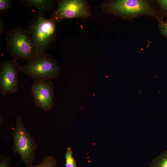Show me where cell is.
Segmentation results:
<instances>
[{"instance_id": "cell-8", "label": "cell", "mask_w": 167, "mask_h": 167, "mask_svg": "<svg viewBox=\"0 0 167 167\" xmlns=\"http://www.w3.org/2000/svg\"><path fill=\"white\" fill-rule=\"evenodd\" d=\"M36 106L46 111L52 110L54 105V84L50 80L34 81L31 86Z\"/></svg>"}, {"instance_id": "cell-13", "label": "cell", "mask_w": 167, "mask_h": 167, "mask_svg": "<svg viewBox=\"0 0 167 167\" xmlns=\"http://www.w3.org/2000/svg\"><path fill=\"white\" fill-rule=\"evenodd\" d=\"M12 5L11 0H0V13H4L10 9Z\"/></svg>"}, {"instance_id": "cell-11", "label": "cell", "mask_w": 167, "mask_h": 167, "mask_svg": "<svg viewBox=\"0 0 167 167\" xmlns=\"http://www.w3.org/2000/svg\"><path fill=\"white\" fill-rule=\"evenodd\" d=\"M56 159L51 155L45 156L42 161L39 164L32 167H56Z\"/></svg>"}, {"instance_id": "cell-17", "label": "cell", "mask_w": 167, "mask_h": 167, "mask_svg": "<svg viewBox=\"0 0 167 167\" xmlns=\"http://www.w3.org/2000/svg\"><path fill=\"white\" fill-rule=\"evenodd\" d=\"M158 4L164 9L167 10V0H157Z\"/></svg>"}, {"instance_id": "cell-2", "label": "cell", "mask_w": 167, "mask_h": 167, "mask_svg": "<svg viewBox=\"0 0 167 167\" xmlns=\"http://www.w3.org/2000/svg\"><path fill=\"white\" fill-rule=\"evenodd\" d=\"M19 71L34 81H46L57 77L60 69L57 60L45 53L34 57L22 66L19 65Z\"/></svg>"}, {"instance_id": "cell-9", "label": "cell", "mask_w": 167, "mask_h": 167, "mask_svg": "<svg viewBox=\"0 0 167 167\" xmlns=\"http://www.w3.org/2000/svg\"><path fill=\"white\" fill-rule=\"evenodd\" d=\"M20 2L25 6L36 8L37 14H43L52 10L56 4L55 1L53 0H23Z\"/></svg>"}, {"instance_id": "cell-3", "label": "cell", "mask_w": 167, "mask_h": 167, "mask_svg": "<svg viewBox=\"0 0 167 167\" xmlns=\"http://www.w3.org/2000/svg\"><path fill=\"white\" fill-rule=\"evenodd\" d=\"M6 49L9 54L17 61L30 60L35 56L33 43L27 29L18 26L6 33Z\"/></svg>"}, {"instance_id": "cell-6", "label": "cell", "mask_w": 167, "mask_h": 167, "mask_svg": "<svg viewBox=\"0 0 167 167\" xmlns=\"http://www.w3.org/2000/svg\"><path fill=\"white\" fill-rule=\"evenodd\" d=\"M58 7L50 18L56 23L65 19L81 18L86 19L91 15L90 7L83 0H56Z\"/></svg>"}, {"instance_id": "cell-14", "label": "cell", "mask_w": 167, "mask_h": 167, "mask_svg": "<svg viewBox=\"0 0 167 167\" xmlns=\"http://www.w3.org/2000/svg\"><path fill=\"white\" fill-rule=\"evenodd\" d=\"M10 158L6 156H0V167H10Z\"/></svg>"}, {"instance_id": "cell-12", "label": "cell", "mask_w": 167, "mask_h": 167, "mask_svg": "<svg viewBox=\"0 0 167 167\" xmlns=\"http://www.w3.org/2000/svg\"><path fill=\"white\" fill-rule=\"evenodd\" d=\"M73 152L70 147H68L65 155L66 163L65 167H77L76 162L73 155Z\"/></svg>"}, {"instance_id": "cell-16", "label": "cell", "mask_w": 167, "mask_h": 167, "mask_svg": "<svg viewBox=\"0 0 167 167\" xmlns=\"http://www.w3.org/2000/svg\"><path fill=\"white\" fill-rule=\"evenodd\" d=\"M5 31L4 19L2 17H0V35L6 33Z\"/></svg>"}, {"instance_id": "cell-10", "label": "cell", "mask_w": 167, "mask_h": 167, "mask_svg": "<svg viewBox=\"0 0 167 167\" xmlns=\"http://www.w3.org/2000/svg\"><path fill=\"white\" fill-rule=\"evenodd\" d=\"M150 167H167V151L156 157L150 165Z\"/></svg>"}, {"instance_id": "cell-4", "label": "cell", "mask_w": 167, "mask_h": 167, "mask_svg": "<svg viewBox=\"0 0 167 167\" xmlns=\"http://www.w3.org/2000/svg\"><path fill=\"white\" fill-rule=\"evenodd\" d=\"M102 6L106 12L126 19L142 15L156 17L157 15L156 11L146 0L108 1L104 2Z\"/></svg>"}, {"instance_id": "cell-5", "label": "cell", "mask_w": 167, "mask_h": 167, "mask_svg": "<svg viewBox=\"0 0 167 167\" xmlns=\"http://www.w3.org/2000/svg\"><path fill=\"white\" fill-rule=\"evenodd\" d=\"M11 134L14 139L12 151L19 155L26 167H32L37 145L25 128L20 115L16 118Z\"/></svg>"}, {"instance_id": "cell-7", "label": "cell", "mask_w": 167, "mask_h": 167, "mask_svg": "<svg viewBox=\"0 0 167 167\" xmlns=\"http://www.w3.org/2000/svg\"><path fill=\"white\" fill-rule=\"evenodd\" d=\"M19 65L14 59H5L0 65V92L3 96L16 93L19 89L17 74Z\"/></svg>"}, {"instance_id": "cell-1", "label": "cell", "mask_w": 167, "mask_h": 167, "mask_svg": "<svg viewBox=\"0 0 167 167\" xmlns=\"http://www.w3.org/2000/svg\"><path fill=\"white\" fill-rule=\"evenodd\" d=\"M56 24L50 18L46 19L44 14H37L30 22L27 30L32 40L35 56L46 53L55 41Z\"/></svg>"}, {"instance_id": "cell-15", "label": "cell", "mask_w": 167, "mask_h": 167, "mask_svg": "<svg viewBox=\"0 0 167 167\" xmlns=\"http://www.w3.org/2000/svg\"><path fill=\"white\" fill-rule=\"evenodd\" d=\"M159 26L162 34L167 38V22H164L158 20Z\"/></svg>"}]
</instances>
